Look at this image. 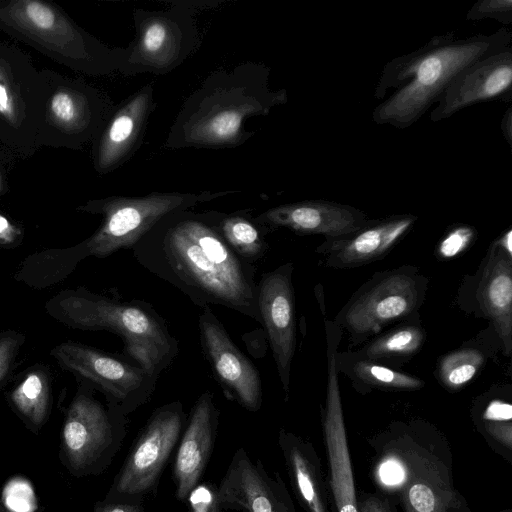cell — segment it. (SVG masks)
I'll use <instances>...</instances> for the list:
<instances>
[{
  "label": "cell",
  "mask_w": 512,
  "mask_h": 512,
  "mask_svg": "<svg viewBox=\"0 0 512 512\" xmlns=\"http://www.w3.org/2000/svg\"><path fill=\"white\" fill-rule=\"evenodd\" d=\"M43 80L28 57L0 45V139L23 153L39 145Z\"/></svg>",
  "instance_id": "ba28073f"
},
{
  "label": "cell",
  "mask_w": 512,
  "mask_h": 512,
  "mask_svg": "<svg viewBox=\"0 0 512 512\" xmlns=\"http://www.w3.org/2000/svg\"><path fill=\"white\" fill-rule=\"evenodd\" d=\"M483 19H494L501 24L510 25L512 23V1L478 0L468 10L466 20Z\"/></svg>",
  "instance_id": "1f68e13d"
},
{
  "label": "cell",
  "mask_w": 512,
  "mask_h": 512,
  "mask_svg": "<svg viewBox=\"0 0 512 512\" xmlns=\"http://www.w3.org/2000/svg\"><path fill=\"white\" fill-rule=\"evenodd\" d=\"M152 92V86L147 85L113 115L99 141L97 171H111L132 151L154 106Z\"/></svg>",
  "instance_id": "603a6c76"
},
{
  "label": "cell",
  "mask_w": 512,
  "mask_h": 512,
  "mask_svg": "<svg viewBox=\"0 0 512 512\" xmlns=\"http://www.w3.org/2000/svg\"><path fill=\"white\" fill-rule=\"evenodd\" d=\"M47 311L73 328L117 334L137 365L156 377L179 351L165 320L143 301L119 302L85 290L63 291L47 303Z\"/></svg>",
  "instance_id": "277c9868"
},
{
  "label": "cell",
  "mask_w": 512,
  "mask_h": 512,
  "mask_svg": "<svg viewBox=\"0 0 512 512\" xmlns=\"http://www.w3.org/2000/svg\"><path fill=\"white\" fill-rule=\"evenodd\" d=\"M191 512H221L217 488L208 484H198L186 499Z\"/></svg>",
  "instance_id": "d6a6232c"
},
{
  "label": "cell",
  "mask_w": 512,
  "mask_h": 512,
  "mask_svg": "<svg viewBox=\"0 0 512 512\" xmlns=\"http://www.w3.org/2000/svg\"><path fill=\"white\" fill-rule=\"evenodd\" d=\"M483 316L494 325L507 356L512 349V254L492 243L476 286Z\"/></svg>",
  "instance_id": "44dd1931"
},
{
  "label": "cell",
  "mask_w": 512,
  "mask_h": 512,
  "mask_svg": "<svg viewBox=\"0 0 512 512\" xmlns=\"http://www.w3.org/2000/svg\"><path fill=\"white\" fill-rule=\"evenodd\" d=\"M13 228L9 221L2 215H0V238L7 237L11 234Z\"/></svg>",
  "instance_id": "60d3db41"
},
{
  "label": "cell",
  "mask_w": 512,
  "mask_h": 512,
  "mask_svg": "<svg viewBox=\"0 0 512 512\" xmlns=\"http://www.w3.org/2000/svg\"><path fill=\"white\" fill-rule=\"evenodd\" d=\"M217 496L222 509L241 512H297L282 478L270 476L244 448L233 455Z\"/></svg>",
  "instance_id": "2e32d148"
},
{
  "label": "cell",
  "mask_w": 512,
  "mask_h": 512,
  "mask_svg": "<svg viewBox=\"0 0 512 512\" xmlns=\"http://www.w3.org/2000/svg\"><path fill=\"white\" fill-rule=\"evenodd\" d=\"M136 28V41L131 52L126 51L122 64L165 71L181 61L186 49L185 31L175 17L149 14L136 21Z\"/></svg>",
  "instance_id": "7402d4cb"
},
{
  "label": "cell",
  "mask_w": 512,
  "mask_h": 512,
  "mask_svg": "<svg viewBox=\"0 0 512 512\" xmlns=\"http://www.w3.org/2000/svg\"><path fill=\"white\" fill-rule=\"evenodd\" d=\"M51 354L61 366L96 384L125 415L150 398L158 379L138 365L75 342L61 343Z\"/></svg>",
  "instance_id": "30bf717a"
},
{
  "label": "cell",
  "mask_w": 512,
  "mask_h": 512,
  "mask_svg": "<svg viewBox=\"0 0 512 512\" xmlns=\"http://www.w3.org/2000/svg\"><path fill=\"white\" fill-rule=\"evenodd\" d=\"M278 443L294 493L305 512H331L320 460L312 444L283 429Z\"/></svg>",
  "instance_id": "cb8c5ba5"
},
{
  "label": "cell",
  "mask_w": 512,
  "mask_h": 512,
  "mask_svg": "<svg viewBox=\"0 0 512 512\" xmlns=\"http://www.w3.org/2000/svg\"><path fill=\"white\" fill-rule=\"evenodd\" d=\"M230 192L152 193L142 197H109L88 202L81 210L103 215L99 229L81 244L70 249V259L106 257L119 249L133 248L166 217L200 202Z\"/></svg>",
  "instance_id": "8992f818"
},
{
  "label": "cell",
  "mask_w": 512,
  "mask_h": 512,
  "mask_svg": "<svg viewBox=\"0 0 512 512\" xmlns=\"http://www.w3.org/2000/svg\"><path fill=\"white\" fill-rule=\"evenodd\" d=\"M500 128L502 131V135L509 146L512 145V107L509 106L507 110L505 111Z\"/></svg>",
  "instance_id": "ab89813d"
},
{
  "label": "cell",
  "mask_w": 512,
  "mask_h": 512,
  "mask_svg": "<svg viewBox=\"0 0 512 512\" xmlns=\"http://www.w3.org/2000/svg\"><path fill=\"white\" fill-rule=\"evenodd\" d=\"M326 333L328 382L323 428L331 491L336 512H358L337 373V347L342 330L334 322L326 321Z\"/></svg>",
  "instance_id": "4fadbf2b"
},
{
  "label": "cell",
  "mask_w": 512,
  "mask_h": 512,
  "mask_svg": "<svg viewBox=\"0 0 512 512\" xmlns=\"http://www.w3.org/2000/svg\"><path fill=\"white\" fill-rule=\"evenodd\" d=\"M218 416L213 393H202L191 410L174 461L176 497L180 501H186L199 484L213 450Z\"/></svg>",
  "instance_id": "ffe728a7"
},
{
  "label": "cell",
  "mask_w": 512,
  "mask_h": 512,
  "mask_svg": "<svg viewBox=\"0 0 512 512\" xmlns=\"http://www.w3.org/2000/svg\"><path fill=\"white\" fill-rule=\"evenodd\" d=\"M425 342V331L419 325H402L383 334L365 347L366 359L406 357L418 352Z\"/></svg>",
  "instance_id": "484cf974"
},
{
  "label": "cell",
  "mask_w": 512,
  "mask_h": 512,
  "mask_svg": "<svg viewBox=\"0 0 512 512\" xmlns=\"http://www.w3.org/2000/svg\"><path fill=\"white\" fill-rule=\"evenodd\" d=\"M379 474L386 485H397L405 478L406 472L397 461L388 460L381 465Z\"/></svg>",
  "instance_id": "d590c367"
},
{
  "label": "cell",
  "mask_w": 512,
  "mask_h": 512,
  "mask_svg": "<svg viewBox=\"0 0 512 512\" xmlns=\"http://www.w3.org/2000/svg\"><path fill=\"white\" fill-rule=\"evenodd\" d=\"M16 409L34 425L46 419L49 406V389L44 375L29 373L11 394Z\"/></svg>",
  "instance_id": "4316f807"
},
{
  "label": "cell",
  "mask_w": 512,
  "mask_h": 512,
  "mask_svg": "<svg viewBox=\"0 0 512 512\" xmlns=\"http://www.w3.org/2000/svg\"><path fill=\"white\" fill-rule=\"evenodd\" d=\"M512 48L505 47L463 68L449 83L430 113L439 122L469 106L487 101H510Z\"/></svg>",
  "instance_id": "9a60e30c"
},
{
  "label": "cell",
  "mask_w": 512,
  "mask_h": 512,
  "mask_svg": "<svg viewBox=\"0 0 512 512\" xmlns=\"http://www.w3.org/2000/svg\"><path fill=\"white\" fill-rule=\"evenodd\" d=\"M268 74L252 63L211 75L185 102L167 146L228 147L245 141L251 136L244 131L248 118L287 101L285 89L270 90Z\"/></svg>",
  "instance_id": "3957f363"
},
{
  "label": "cell",
  "mask_w": 512,
  "mask_h": 512,
  "mask_svg": "<svg viewBox=\"0 0 512 512\" xmlns=\"http://www.w3.org/2000/svg\"><path fill=\"white\" fill-rule=\"evenodd\" d=\"M6 191V185L3 180V176L0 173V194H3Z\"/></svg>",
  "instance_id": "b9f144b4"
},
{
  "label": "cell",
  "mask_w": 512,
  "mask_h": 512,
  "mask_svg": "<svg viewBox=\"0 0 512 512\" xmlns=\"http://www.w3.org/2000/svg\"><path fill=\"white\" fill-rule=\"evenodd\" d=\"M405 486L404 501L408 512L445 511L444 497L432 479L412 475Z\"/></svg>",
  "instance_id": "f546056e"
},
{
  "label": "cell",
  "mask_w": 512,
  "mask_h": 512,
  "mask_svg": "<svg viewBox=\"0 0 512 512\" xmlns=\"http://www.w3.org/2000/svg\"><path fill=\"white\" fill-rule=\"evenodd\" d=\"M185 421L179 401L154 410L131 448L110 493L144 496L153 490L182 435Z\"/></svg>",
  "instance_id": "9c48e42d"
},
{
  "label": "cell",
  "mask_w": 512,
  "mask_h": 512,
  "mask_svg": "<svg viewBox=\"0 0 512 512\" xmlns=\"http://www.w3.org/2000/svg\"><path fill=\"white\" fill-rule=\"evenodd\" d=\"M353 374L360 381L383 390H417L423 386L421 379L396 371L368 359L360 360L353 367Z\"/></svg>",
  "instance_id": "f1b7e54d"
},
{
  "label": "cell",
  "mask_w": 512,
  "mask_h": 512,
  "mask_svg": "<svg viewBox=\"0 0 512 512\" xmlns=\"http://www.w3.org/2000/svg\"><path fill=\"white\" fill-rule=\"evenodd\" d=\"M486 429L493 438L498 440L507 448H511V421H488L486 423Z\"/></svg>",
  "instance_id": "8d00e7d4"
},
{
  "label": "cell",
  "mask_w": 512,
  "mask_h": 512,
  "mask_svg": "<svg viewBox=\"0 0 512 512\" xmlns=\"http://www.w3.org/2000/svg\"><path fill=\"white\" fill-rule=\"evenodd\" d=\"M215 227L226 243L247 261L257 260L266 252L267 244L260 231L243 216H226Z\"/></svg>",
  "instance_id": "d4e9b609"
},
{
  "label": "cell",
  "mask_w": 512,
  "mask_h": 512,
  "mask_svg": "<svg viewBox=\"0 0 512 512\" xmlns=\"http://www.w3.org/2000/svg\"><path fill=\"white\" fill-rule=\"evenodd\" d=\"M511 39L508 28L465 38L450 32L434 36L420 48L393 58L382 69L374 96L382 99L390 89L395 91L374 108L373 121L398 129L411 127L437 103L463 68L510 46Z\"/></svg>",
  "instance_id": "7a4b0ae2"
},
{
  "label": "cell",
  "mask_w": 512,
  "mask_h": 512,
  "mask_svg": "<svg viewBox=\"0 0 512 512\" xmlns=\"http://www.w3.org/2000/svg\"><path fill=\"white\" fill-rule=\"evenodd\" d=\"M122 412L111 415L86 395L72 402L63 428V443L72 466L84 469L118 447L125 435Z\"/></svg>",
  "instance_id": "e0dca14e"
},
{
  "label": "cell",
  "mask_w": 512,
  "mask_h": 512,
  "mask_svg": "<svg viewBox=\"0 0 512 512\" xmlns=\"http://www.w3.org/2000/svg\"><path fill=\"white\" fill-rule=\"evenodd\" d=\"M427 281L415 267L375 273L337 314L335 324L359 343L388 324L414 315L424 301Z\"/></svg>",
  "instance_id": "52a82bcc"
},
{
  "label": "cell",
  "mask_w": 512,
  "mask_h": 512,
  "mask_svg": "<svg viewBox=\"0 0 512 512\" xmlns=\"http://www.w3.org/2000/svg\"><path fill=\"white\" fill-rule=\"evenodd\" d=\"M369 220L360 209L328 200H305L268 209L255 222L270 228H287L298 234L336 238L364 226Z\"/></svg>",
  "instance_id": "d6986e66"
},
{
  "label": "cell",
  "mask_w": 512,
  "mask_h": 512,
  "mask_svg": "<svg viewBox=\"0 0 512 512\" xmlns=\"http://www.w3.org/2000/svg\"><path fill=\"white\" fill-rule=\"evenodd\" d=\"M413 214H396L369 219L361 228L336 238L325 239L316 249L324 266L334 269L356 268L388 254L412 229Z\"/></svg>",
  "instance_id": "ac0fdd59"
},
{
  "label": "cell",
  "mask_w": 512,
  "mask_h": 512,
  "mask_svg": "<svg viewBox=\"0 0 512 512\" xmlns=\"http://www.w3.org/2000/svg\"><path fill=\"white\" fill-rule=\"evenodd\" d=\"M293 269L292 263H286L264 273L257 284L261 323L266 329L280 382L287 394L296 347Z\"/></svg>",
  "instance_id": "5bb4252c"
},
{
  "label": "cell",
  "mask_w": 512,
  "mask_h": 512,
  "mask_svg": "<svg viewBox=\"0 0 512 512\" xmlns=\"http://www.w3.org/2000/svg\"><path fill=\"white\" fill-rule=\"evenodd\" d=\"M474 227L466 224L451 226L439 241L436 255L440 260H450L466 251L476 239Z\"/></svg>",
  "instance_id": "4dcf8cb0"
},
{
  "label": "cell",
  "mask_w": 512,
  "mask_h": 512,
  "mask_svg": "<svg viewBox=\"0 0 512 512\" xmlns=\"http://www.w3.org/2000/svg\"><path fill=\"white\" fill-rule=\"evenodd\" d=\"M22 342L23 338L15 333L0 336V382L8 373L12 360Z\"/></svg>",
  "instance_id": "e575fe53"
},
{
  "label": "cell",
  "mask_w": 512,
  "mask_h": 512,
  "mask_svg": "<svg viewBox=\"0 0 512 512\" xmlns=\"http://www.w3.org/2000/svg\"><path fill=\"white\" fill-rule=\"evenodd\" d=\"M172 215L132 248L138 261L201 307L222 305L261 322L251 263L226 243L215 225Z\"/></svg>",
  "instance_id": "6da1fadb"
},
{
  "label": "cell",
  "mask_w": 512,
  "mask_h": 512,
  "mask_svg": "<svg viewBox=\"0 0 512 512\" xmlns=\"http://www.w3.org/2000/svg\"><path fill=\"white\" fill-rule=\"evenodd\" d=\"M203 353L227 397L250 412L262 405V383L254 364L234 344L209 305L198 319Z\"/></svg>",
  "instance_id": "7c38bea8"
},
{
  "label": "cell",
  "mask_w": 512,
  "mask_h": 512,
  "mask_svg": "<svg viewBox=\"0 0 512 512\" xmlns=\"http://www.w3.org/2000/svg\"><path fill=\"white\" fill-rule=\"evenodd\" d=\"M484 363L483 353L475 348H462L443 356L438 364L440 382L451 390L464 387Z\"/></svg>",
  "instance_id": "83f0119b"
},
{
  "label": "cell",
  "mask_w": 512,
  "mask_h": 512,
  "mask_svg": "<svg viewBox=\"0 0 512 512\" xmlns=\"http://www.w3.org/2000/svg\"><path fill=\"white\" fill-rule=\"evenodd\" d=\"M43 101L39 145L75 148L89 140L101 122L100 104L89 87L53 72H42Z\"/></svg>",
  "instance_id": "8fae6325"
},
{
  "label": "cell",
  "mask_w": 512,
  "mask_h": 512,
  "mask_svg": "<svg viewBox=\"0 0 512 512\" xmlns=\"http://www.w3.org/2000/svg\"><path fill=\"white\" fill-rule=\"evenodd\" d=\"M0 29L87 74L113 70L126 54L112 55L59 8L40 0L0 1Z\"/></svg>",
  "instance_id": "5b68a950"
},
{
  "label": "cell",
  "mask_w": 512,
  "mask_h": 512,
  "mask_svg": "<svg viewBox=\"0 0 512 512\" xmlns=\"http://www.w3.org/2000/svg\"><path fill=\"white\" fill-rule=\"evenodd\" d=\"M358 512H390L387 505L375 496H365L357 502Z\"/></svg>",
  "instance_id": "f35d334b"
},
{
  "label": "cell",
  "mask_w": 512,
  "mask_h": 512,
  "mask_svg": "<svg viewBox=\"0 0 512 512\" xmlns=\"http://www.w3.org/2000/svg\"><path fill=\"white\" fill-rule=\"evenodd\" d=\"M512 408L509 403L500 400L493 401L487 407L484 413V419L487 421H511Z\"/></svg>",
  "instance_id": "74e56055"
},
{
  "label": "cell",
  "mask_w": 512,
  "mask_h": 512,
  "mask_svg": "<svg viewBox=\"0 0 512 512\" xmlns=\"http://www.w3.org/2000/svg\"><path fill=\"white\" fill-rule=\"evenodd\" d=\"M96 512H144L143 496L109 494L97 505Z\"/></svg>",
  "instance_id": "836d02e7"
}]
</instances>
